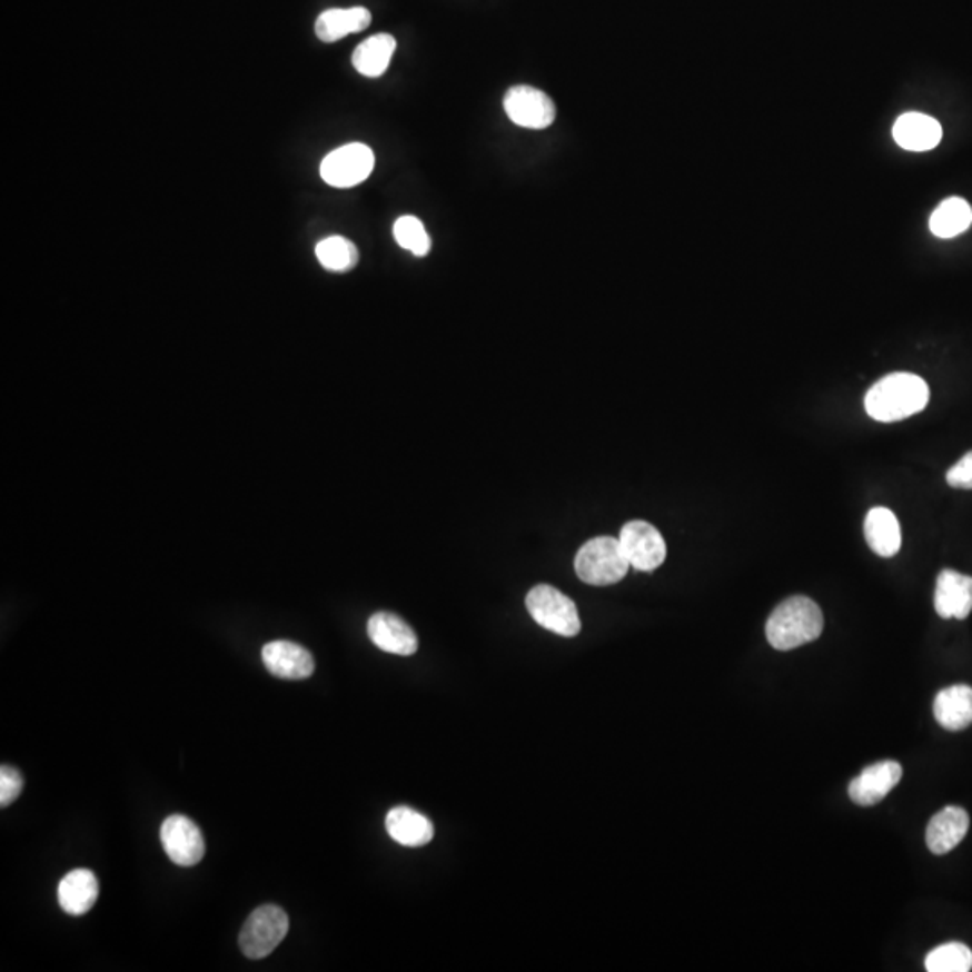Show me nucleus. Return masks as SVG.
<instances>
[{
    "mask_svg": "<svg viewBox=\"0 0 972 972\" xmlns=\"http://www.w3.org/2000/svg\"><path fill=\"white\" fill-rule=\"evenodd\" d=\"M972 969V951L960 942H949L933 949L925 956V971L969 972Z\"/></svg>",
    "mask_w": 972,
    "mask_h": 972,
    "instance_id": "b1692460",
    "label": "nucleus"
},
{
    "mask_svg": "<svg viewBox=\"0 0 972 972\" xmlns=\"http://www.w3.org/2000/svg\"><path fill=\"white\" fill-rule=\"evenodd\" d=\"M98 879L87 869L72 870L60 881L58 902L69 915L80 916L89 913L98 901Z\"/></svg>",
    "mask_w": 972,
    "mask_h": 972,
    "instance_id": "f3484780",
    "label": "nucleus"
},
{
    "mask_svg": "<svg viewBox=\"0 0 972 972\" xmlns=\"http://www.w3.org/2000/svg\"><path fill=\"white\" fill-rule=\"evenodd\" d=\"M288 933V916L275 904L256 907L241 928L240 948L247 959L269 956Z\"/></svg>",
    "mask_w": 972,
    "mask_h": 972,
    "instance_id": "39448f33",
    "label": "nucleus"
},
{
    "mask_svg": "<svg viewBox=\"0 0 972 972\" xmlns=\"http://www.w3.org/2000/svg\"><path fill=\"white\" fill-rule=\"evenodd\" d=\"M369 639L380 651L397 654V656H413L418 651V637L409 625L391 613H377L368 622Z\"/></svg>",
    "mask_w": 972,
    "mask_h": 972,
    "instance_id": "f8f14e48",
    "label": "nucleus"
},
{
    "mask_svg": "<svg viewBox=\"0 0 972 972\" xmlns=\"http://www.w3.org/2000/svg\"><path fill=\"white\" fill-rule=\"evenodd\" d=\"M386 831L398 845L409 849L429 845L435 837V826L429 817L411 807H395L387 812Z\"/></svg>",
    "mask_w": 972,
    "mask_h": 972,
    "instance_id": "dca6fc26",
    "label": "nucleus"
},
{
    "mask_svg": "<svg viewBox=\"0 0 972 972\" xmlns=\"http://www.w3.org/2000/svg\"><path fill=\"white\" fill-rule=\"evenodd\" d=\"M930 401V387L913 374H892L870 387L866 413L877 421H899L921 413Z\"/></svg>",
    "mask_w": 972,
    "mask_h": 972,
    "instance_id": "f257e3e1",
    "label": "nucleus"
},
{
    "mask_svg": "<svg viewBox=\"0 0 972 972\" xmlns=\"http://www.w3.org/2000/svg\"><path fill=\"white\" fill-rule=\"evenodd\" d=\"M936 723L949 732H962L972 724V688L954 685L939 692L933 704Z\"/></svg>",
    "mask_w": 972,
    "mask_h": 972,
    "instance_id": "a211bd4d",
    "label": "nucleus"
},
{
    "mask_svg": "<svg viewBox=\"0 0 972 972\" xmlns=\"http://www.w3.org/2000/svg\"><path fill=\"white\" fill-rule=\"evenodd\" d=\"M627 557L619 538L596 537L576 553L575 572L589 586H613L628 573Z\"/></svg>",
    "mask_w": 972,
    "mask_h": 972,
    "instance_id": "7ed1b4c3",
    "label": "nucleus"
},
{
    "mask_svg": "<svg viewBox=\"0 0 972 972\" xmlns=\"http://www.w3.org/2000/svg\"><path fill=\"white\" fill-rule=\"evenodd\" d=\"M24 788V778L19 770H14L11 765H2L0 767V807H8L14 800L19 799L20 793Z\"/></svg>",
    "mask_w": 972,
    "mask_h": 972,
    "instance_id": "a878e982",
    "label": "nucleus"
},
{
    "mask_svg": "<svg viewBox=\"0 0 972 972\" xmlns=\"http://www.w3.org/2000/svg\"><path fill=\"white\" fill-rule=\"evenodd\" d=\"M864 537L873 553L890 558L897 555L902 546L901 524L892 510L879 506L866 515Z\"/></svg>",
    "mask_w": 972,
    "mask_h": 972,
    "instance_id": "6ab92c4d",
    "label": "nucleus"
},
{
    "mask_svg": "<svg viewBox=\"0 0 972 972\" xmlns=\"http://www.w3.org/2000/svg\"><path fill=\"white\" fill-rule=\"evenodd\" d=\"M316 256L319 264L331 272H348L359 264V249L345 237H330L319 241Z\"/></svg>",
    "mask_w": 972,
    "mask_h": 972,
    "instance_id": "5701e85b",
    "label": "nucleus"
},
{
    "mask_svg": "<svg viewBox=\"0 0 972 972\" xmlns=\"http://www.w3.org/2000/svg\"><path fill=\"white\" fill-rule=\"evenodd\" d=\"M945 479H948L949 486H953V488L972 490V450L965 454L956 465L949 468Z\"/></svg>",
    "mask_w": 972,
    "mask_h": 972,
    "instance_id": "bb28decb",
    "label": "nucleus"
},
{
    "mask_svg": "<svg viewBox=\"0 0 972 972\" xmlns=\"http://www.w3.org/2000/svg\"><path fill=\"white\" fill-rule=\"evenodd\" d=\"M397 51V40L389 33H377L366 38L351 54L355 71L366 78H380L391 63Z\"/></svg>",
    "mask_w": 972,
    "mask_h": 972,
    "instance_id": "412c9836",
    "label": "nucleus"
},
{
    "mask_svg": "<svg viewBox=\"0 0 972 972\" xmlns=\"http://www.w3.org/2000/svg\"><path fill=\"white\" fill-rule=\"evenodd\" d=\"M161 841L168 857L179 866H195L206 854V843L199 826L180 814L166 817L161 826Z\"/></svg>",
    "mask_w": 972,
    "mask_h": 972,
    "instance_id": "1a4fd4ad",
    "label": "nucleus"
},
{
    "mask_svg": "<svg viewBox=\"0 0 972 972\" xmlns=\"http://www.w3.org/2000/svg\"><path fill=\"white\" fill-rule=\"evenodd\" d=\"M893 139L904 150H933L942 141V127L925 113L907 112L893 125Z\"/></svg>",
    "mask_w": 972,
    "mask_h": 972,
    "instance_id": "2eb2a0df",
    "label": "nucleus"
},
{
    "mask_svg": "<svg viewBox=\"0 0 972 972\" xmlns=\"http://www.w3.org/2000/svg\"><path fill=\"white\" fill-rule=\"evenodd\" d=\"M972 224V209L968 202L959 197H951L940 204L933 211L930 220V229L935 237L954 238L968 231Z\"/></svg>",
    "mask_w": 972,
    "mask_h": 972,
    "instance_id": "4be33fe9",
    "label": "nucleus"
},
{
    "mask_svg": "<svg viewBox=\"0 0 972 972\" xmlns=\"http://www.w3.org/2000/svg\"><path fill=\"white\" fill-rule=\"evenodd\" d=\"M628 564L637 572H654L665 562L666 544L659 529L645 520H631L619 532Z\"/></svg>",
    "mask_w": 972,
    "mask_h": 972,
    "instance_id": "6e6552de",
    "label": "nucleus"
},
{
    "mask_svg": "<svg viewBox=\"0 0 972 972\" xmlns=\"http://www.w3.org/2000/svg\"><path fill=\"white\" fill-rule=\"evenodd\" d=\"M823 633V613L807 596H793L771 613L765 634L776 651H793Z\"/></svg>",
    "mask_w": 972,
    "mask_h": 972,
    "instance_id": "f03ea898",
    "label": "nucleus"
},
{
    "mask_svg": "<svg viewBox=\"0 0 972 972\" xmlns=\"http://www.w3.org/2000/svg\"><path fill=\"white\" fill-rule=\"evenodd\" d=\"M375 168L371 148L363 142H351L330 151L321 162V177L334 188H354L363 185Z\"/></svg>",
    "mask_w": 972,
    "mask_h": 972,
    "instance_id": "423d86ee",
    "label": "nucleus"
},
{
    "mask_svg": "<svg viewBox=\"0 0 972 972\" xmlns=\"http://www.w3.org/2000/svg\"><path fill=\"white\" fill-rule=\"evenodd\" d=\"M901 778L902 767L899 762L886 761L870 765L850 784V800L861 807L875 805L892 793Z\"/></svg>",
    "mask_w": 972,
    "mask_h": 972,
    "instance_id": "9b49d317",
    "label": "nucleus"
},
{
    "mask_svg": "<svg viewBox=\"0 0 972 972\" xmlns=\"http://www.w3.org/2000/svg\"><path fill=\"white\" fill-rule=\"evenodd\" d=\"M969 831V814L962 807H945L931 817L925 843L936 855L948 854L962 843Z\"/></svg>",
    "mask_w": 972,
    "mask_h": 972,
    "instance_id": "4468645a",
    "label": "nucleus"
},
{
    "mask_svg": "<svg viewBox=\"0 0 972 972\" xmlns=\"http://www.w3.org/2000/svg\"><path fill=\"white\" fill-rule=\"evenodd\" d=\"M371 24V13L363 6L348 10H326L316 20V34L321 42L334 43L351 33H360Z\"/></svg>",
    "mask_w": 972,
    "mask_h": 972,
    "instance_id": "aec40b11",
    "label": "nucleus"
},
{
    "mask_svg": "<svg viewBox=\"0 0 972 972\" xmlns=\"http://www.w3.org/2000/svg\"><path fill=\"white\" fill-rule=\"evenodd\" d=\"M935 611L940 618L965 619L972 611V576L944 569L936 578Z\"/></svg>",
    "mask_w": 972,
    "mask_h": 972,
    "instance_id": "ddd939ff",
    "label": "nucleus"
},
{
    "mask_svg": "<svg viewBox=\"0 0 972 972\" xmlns=\"http://www.w3.org/2000/svg\"><path fill=\"white\" fill-rule=\"evenodd\" d=\"M393 235L401 249L409 250L418 258L429 255L433 244H430L429 232L425 231L420 218L413 217V215L398 218L393 227Z\"/></svg>",
    "mask_w": 972,
    "mask_h": 972,
    "instance_id": "393cba45",
    "label": "nucleus"
},
{
    "mask_svg": "<svg viewBox=\"0 0 972 972\" xmlns=\"http://www.w3.org/2000/svg\"><path fill=\"white\" fill-rule=\"evenodd\" d=\"M505 112L512 123L529 130L552 127L557 118V107L543 90L529 86H515L506 90Z\"/></svg>",
    "mask_w": 972,
    "mask_h": 972,
    "instance_id": "0eeeda50",
    "label": "nucleus"
},
{
    "mask_svg": "<svg viewBox=\"0 0 972 972\" xmlns=\"http://www.w3.org/2000/svg\"><path fill=\"white\" fill-rule=\"evenodd\" d=\"M264 665L279 680H307L316 671L314 657L307 648L292 642H270L261 651Z\"/></svg>",
    "mask_w": 972,
    "mask_h": 972,
    "instance_id": "9d476101",
    "label": "nucleus"
},
{
    "mask_svg": "<svg viewBox=\"0 0 972 972\" xmlns=\"http://www.w3.org/2000/svg\"><path fill=\"white\" fill-rule=\"evenodd\" d=\"M526 609L540 627L558 636L573 637L581 633V614L569 596L552 586H537L526 596Z\"/></svg>",
    "mask_w": 972,
    "mask_h": 972,
    "instance_id": "20e7f679",
    "label": "nucleus"
}]
</instances>
